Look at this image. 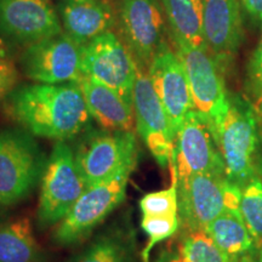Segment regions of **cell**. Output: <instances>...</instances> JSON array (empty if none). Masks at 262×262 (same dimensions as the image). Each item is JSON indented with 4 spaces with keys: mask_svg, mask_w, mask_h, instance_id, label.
<instances>
[{
    "mask_svg": "<svg viewBox=\"0 0 262 262\" xmlns=\"http://www.w3.org/2000/svg\"><path fill=\"white\" fill-rule=\"evenodd\" d=\"M241 212L254 239L255 248L262 244V180L254 178L242 191Z\"/></svg>",
    "mask_w": 262,
    "mask_h": 262,
    "instance_id": "24",
    "label": "cell"
},
{
    "mask_svg": "<svg viewBox=\"0 0 262 262\" xmlns=\"http://www.w3.org/2000/svg\"><path fill=\"white\" fill-rule=\"evenodd\" d=\"M133 108L137 131L147 148L159 166L168 168L175 159L176 134L148 73L140 66L133 89Z\"/></svg>",
    "mask_w": 262,
    "mask_h": 262,
    "instance_id": "10",
    "label": "cell"
},
{
    "mask_svg": "<svg viewBox=\"0 0 262 262\" xmlns=\"http://www.w3.org/2000/svg\"><path fill=\"white\" fill-rule=\"evenodd\" d=\"M212 135L224 159L226 178L243 188L256 178L260 139L256 110L242 98H229L227 113Z\"/></svg>",
    "mask_w": 262,
    "mask_h": 262,
    "instance_id": "2",
    "label": "cell"
},
{
    "mask_svg": "<svg viewBox=\"0 0 262 262\" xmlns=\"http://www.w3.org/2000/svg\"><path fill=\"white\" fill-rule=\"evenodd\" d=\"M0 262H45L27 217L0 225Z\"/></svg>",
    "mask_w": 262,
    "mask_h": 262,
    "instance_id": "19",
    "label": "cell"
},
{
    "mask_svg": "<svg viewBox=\"0 0 262 262\" xmlns=\"http://www.w3.org/2000/svg\"><path fill=\"white\" fill-rule=\"evenodd\" d=\"M175 168L178 179L193 173L224 175L225 164L208 123L192 110L176 133Z\"/></svg>",
    "mask_w": 262,
    "mask_h": 262,
    "instance_id": "13",
    "label": "cell"
},
{
    "mask_svg": "<svg viewBox=\"0 0 262 262\" xmlns=\"http://www.w3.org/2000/svg\"><path fill=\"white\" fill-rule=\"evenodd\" d=\"M227 185L226 176L214 173H193L178 179L180 227L183 231L205 229L226 210Z\"/></svg>",
    "mask_w": 262,
    "mask_h": 262,
    "instance_id": "14",
    "label": "cell"
},
{
    "mask_svg": "<svg viewBox=\"0 0 262 262\" xmlns=\"http://www.w3.org/2000/svg\"><path fill=\"white\" fill-rule=\"evenodd\" d=\"M17 80L18 72L14 61L0 50V100H4L15 89Z\"/></svg>",
    "mask_w": 262,
    "mask_h": 262,
    "instance_id": "28",
    "label": "cell"
},
{
    "mask_svg": "<svg viewBox=\"0 0 262 262\" xmlns=\"http://www.w3.org/2000/svg\"><path fill=\"white\" fill-rule=\"evenodd\" d=\"M248 81L251 94L256 100V106L262 104V35L256 50L250 58L248 68Z\"/></svg>",
    "mask_w": 262,
    "mask_h": 262,
    "instance_id": "27",
    "label": "cell"
},
{
    "mask_svg": "<svg viewBox=\"0 0 262 262\" xmlns=\"http://www.w3.org/2000/svg\"><path fill=\"white\" fill-rule=\"evenodd\" d=\"M136 136L133 131L86 130L74 149L78 169L88 187L136 168Z\"/></svg>",
    "mask_w": 262,
    "mask_h": 262,
    "instance_id": "5",
    "label": "cell"
},
{
    "mask_svg": "<svg viewBox=\"0 0 262 262\" xmlns=\"http://www.w3.org/2000/svg\"><path fill=\"white\" fill-rule=\"evenodd\" d=\"M173 42L187 75L194 111L214 133L229 107V97L222 77L224 71L208 48L193 47L181 39H173Z\"/></svg>",
    "mask_w": 262,
    "mask_h": 262,
    "instance_id": "7",
    "label": "cell"
},
{
    "mask_svg": "<svg viewBox=\"0 0 262 262\" xmlns=\"http://www.w3.org/2000/svg\"><path fill=\"white\" fill-rule=\"evenodd\" d=\"M62 33L56 9L48 0H0V39L28 47Z\"/></svg>",
    "mask_w": 262,
    "mask_h": 262,
    "instance_id": "12",
    "label": "cell"
},
{
    "mask_svg": "<svg viewBox=\"0 0 262 262\" xmlns=\"http://www.w3.org/2000/svg\"><path fill=\"white\" fill-rule=\"evenodd\" d=\"M86 188L75 162L74 150L64 141H57L40 181L37 212L39 227L48 228L63 220Z\"/></svg>",
    "mask_w": 262,
    "mask_h": 262,
    "instance_id": "4",
    "label": "cell"
},
{
    "mask_svg": "<svg viewBox=\"0 0 262 262\" xmlns=\"http://www.w3.org/2000/svg\"><path fill=\"white\" fill-rule=\"evenodd\" d=\"M242 2L249 14L262 22V0H242Z\"/></svg>",
    "mask_w": 262,
    "mask_h": 262,
    "instance_id": "29",
    "label": "cell"
},
{
    "mask_svg": "<svg viewBox=\"0 0 262 262\" xmlns=\"http://www.w3.org/2000/svg\"><path fill=\"white\" fill-rule=\"evenodd\" d=\"M179 251L183 262H234L235 258L222 250L205 229L183 231Z\"/></svg>",
    "mask_w": 262,
    "mask_h": 262,
    "instance_id": "22",
    "label": "cell"
},
{
    "mask_svg": "<svg viewBox=\"0 0 262 262\" xmlns=\"http://www.w3.org/2000/svg\"><path fill=\"white\" fill-rule=\"evenodd\" d=\"M147 73L176 134L194 107L182 62L166 41L150 61Z\"/></svg>",
    "mask_w": 262,
    "mask_h": 262,
    "instance_id": "15",
    "label": "cell"
},
{
    "mask_svg": "<svg viewBox=\"0 0 262 262\" xmlns=\"http://www.w3.org/2000/svg\"><path fill=\"white\" fill-rule=\"evenodd\" d=\"M234 262H258V257H256L254 250H251L247 254H243L241 255V256L235 257Z\"/></svg>",
    "mask_w": 262,
    "mask_h": 262,
    "instance_id": "31",
    "label": "cell"
},
{
    "mask_svg": "<svg viewBox=\"0 0 262 262\" xmlns=\"http://www.w3.org/2000/svg\"><path fill=\"white\" fill-rule=\"evenodd\" d=\"M3 111L33 136L57 141L90 129L91 114L79 84H27L4 98Z\"/></svg>",
    "mask_w": 262,
    "mask_h": 262,
    "instance_id": "1",
    "label": "cell"
},
{
    "mask_svg": "<svg viewBox=\"0 0 262 262\" xmlns=\"http://www.w3.org/2000/svg\"><path fill=\"white\" fill-rule=\"evenodd\" d=\"M48 158L34 136L24 129L0 131V205L25 201L40 183Z\"/></svg>",
    "mask_w": 262,
    "mask_h": 262,
    "instance_id": "3",
    "label": "cell"
},
{
    "mask_svg": "<svg viewBox=\"0 0 262 262\" xmlns=\"http://www.w3.org/2000/svg\"><path fill=\"white\" fill-rule=\"evenodd\" d=\"M205 232L232 257L254 250L255 244L241 211L224 210L206 226Z\"/></svg>",
    "mask_w": 262,
    "mask_h": 262,
    "instance_id": "21",
    "label": "cell"
},
{
    "mask_svg": "<svg viewBox=\"0 0 262 262\" xmlns=\"http://www.w3.org/2000/svg\"><path fill=\"white\" fill-rule=\"evenodd\" d=\"M72 262H131L127 242L119 234L98 237Z\"/></svg>",
    "mask_w": 262,
    "mask_h": 262,
    "instance_id": "23",
    "label": "cell"
},
{
    "mask_svg": "<svg viewBox=\"0 0 262 262\" xmlns=\"http://www.w3.org/2000/svg\"><path fill=\"white\" fill-rule=\"evenodd\" d=\"M157 262H183L181 254L178 250H165L159 255Z\"/></svg>",
    "mask_w": 262,
    "mask_h": 262,
    "instance_id": "30",
    "label": "cell"
},
{
    "mask_svg": "<svg viewBox=\"0 0 262 262\" xmlns=\"http://www.w3.org/2000/svg\"><path fill=\"white\" fill-rule=\"evenodd\" d=\"M203 32L208 50L221 70H226L242 40L238 0H203Z\"/></svg>",
    "mask_w": 262,
    "mask_h": 262,
    "instance_id": "16",
    "label": "cell"
},
{
    "mask_svg": "<svg viewBox=\"0 0 262 262\" xmlns=\"http://www.w3.org/2000/svg\"><path fill=\"white\" fill-rule=\"evenodd\" d=\"M135 168H127L118 175L90 186L58 222L52 233V241L60 247H71L83 242L104 219L125 198L130 173Z\"/></svg>",
    "mask_w": 262,
    "mask_h": 262,
    "instance_id": "6",
    "label": "cell"
},
{
    "mask_svg": "<svg viewBox=\"0 0 262 262\" xmlns=\"http://www.w3.org/2000/svg\"><path fill=\"white\" fill-rule=\"evenodd\" d=\"M258 249H260V251H258V262H262V244Z\"/></svg>",
    "mask_w": 262,
    "mask_h": 262,
    "instance_id": "34",
    "label": "cell"
},
{
    "mask_svg": "<svg viewBox=\"0 0 262 262\" xmlns=\"http://www.w3.org/2000/svg\"><path fill=\"white\" fill-rule=\"evenodd\" d=\"M56 11L66 34L79 45L117 26L116 11L106 0H58Z\"/></svg>",
    "mask_w": 262,
    "mask_h": 262,
    "instance_id": "17",
    "label": "cell"
},
{
    "mask_svg": "<svg viewBox=\"0 0 262 262\" xmlns=\"http://www.w3.org/2000/svg\"><path fill=\"white\" fill-rule=\"evenodd\" d=\"M173 39L206 48L203 32V0H162Z\"/></svg>",
    "mask_w": 262,
    "mask_h": 262,
    "instance_id": "20",
    "label": "cell"
},
{
    "mask_svg": "<svg viewBox=\"0 0 262 262\" xmlns=\"http://www.w3.org/2000/svg\"><path fill=\"white\" fill-rule=\"evenodd\" d=\"M4 206H2L0 205V221L3 220V215H4Z\"/></svg>",
    "mask_w": 262,
    "mask_h": 262,
    "instance_id": "33",
    "label": "cell"
},
{
    "mask_svg": "<svg viewBox=\"0 0 262 262\" xmlns=\"http://www.w3.org/2000/svg\"><path fill=\"white\" fill-rule=\"evenodd\" d=\"M169 168L171 169L172 173L171 185L169 188L148 193L140 199L139 206L142 216L179 215L178 172L175 168V159Z\"/></svg>",
    "mask_w": 262,
    "mask_h": 262,
    "instance_id": "25",
    "label": "cell"
},
{
    "mask_svg": "<svg viewBox=\"0 0 262 262\" xmlns=\"http://www.w3.org/2000/svg\"><path fill=\"white\" fill-rule=\"evenodd\" d=\"M141 228L148 237L146 248L142 250V261L149 262L152 249L158 243L172 237L180 228L179 215L170 216H142Z\"/></svg>",
    "mask_w": 262,
    "mask_h": 262,
    "instance_id": "26",
    "label": "cell"
},
{
    "mask_svg": "<svg viewBox=\"0 0 262 262\" xmlns=\"http://www.w3.org/2000/svg\"><path fill=\"white\" fill-rule=\"evenodd\" d=\"M256 113L258 118V127H260V136L262 139V104L256 106Z\"/></svg>",
    "mask_w": 262,
    "mask_h": 262,
    "instance_id": "32",
    "label": "cell"
},
{
    "mask_svg": "<svg viewBox=\"0 0 262 262\" xmlns=\"http://www.w3.org/2000/svg\"><path fill=\"white\" fill-rule=\"evenodd\" d=\"M91 117L104 130L133 131L135 114L133 103L119 93L94 78L83 75L78 81Z\"/></svg>",
    "mask_w": 262,
    "mask_h": 262,
    "instance_id": "18",
    "label": "cell"
},
{
    "mask_svg": "<svg viewBox=\"0 0 262 262\" xmlns=\"http://www.w3.org/2000/svg\"><path fill=\"white\" fill-rule=\"evenodd\" d=\"M137 63L126 45L114 34L106 32L81 45V72L112 88L133 103Z\"/></svg>",
    "mask_w": 262,
    "mask_h": 262,
    "instance_id": "9",
    "label": "cell"
},
{
    "mask_svg": "<svg viewBox=\"0 0 262 262\" xmlns=\"http://www.w3.org/2000/svg\"><path fill=\"white\" fill-rule=\"evenodd\" d=\"M117 26L123 42L143 70L165 42V22L159 0H118Z\"/></svg>",
    "mask_w": 262,
    "mask_h": 262,
    "instance_id": "8",
    "label": "cell"
},
{
    "mask_svg": "<svg viewBox=\"0 0 262 262\" xmlns=\"http://www.w3.org/2000/svg\"><path fill=\"white\" fill-rule=\"evenodd\" d=\"M19 66L22 73L37 83H78L83 77L81 45L62 32L26 47Z\"/></svg>",
    "mask_w": 262,
    "mask_h": 262,
    "instance_id": "11",
    "label": "cell"
}]
</instances>
